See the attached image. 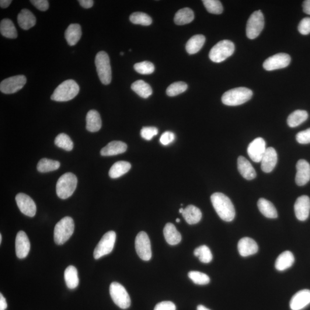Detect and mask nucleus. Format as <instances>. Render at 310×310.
Instances as JSON below:
<instances>
[{
    "mask_svg": "<svg viewBox=\"0 0 310 310\" xmlns=\"http://www.w3.org/2000/svg\"><path fill=\"white\" fill-rule=\"evenodd\" d=\"M277 162V155L273 147L267 148L266 152L261 161V168L263 172L270 173L273 172Z\"/></svg>",
    "mask_w": 310,
    "mask_h": 310,
    "instance_id": "obj_20",
    "label": "nucleus"
},
{
    "mask_svg": "<svg viewBox=\"0 0 310 310\" xmlns=\"http://www.w3.org/2000/svg\"><path fill=\"white\" fill-rule=\"evenodd\" d=\"M297 172L295 182L299 186H305L310 180V165L304 159L299 160L297 164Z\"/></svg>",
    "mask_w": 310,
    "mask_h": 310,
    "instance_id": "obj_18",
    "label": "nucleus"
},
{
    "mask_svg": "<svg viewBox=\"0 0 310 310\" xmlns=\"http://www.w3.org/2000/svg\"><path fill=\"white\" fill-rule=\"evenodd\" d=\"M16 201L20 211L24 215L30 217L35 215L36 204L30 197L26 194L19 193L16 196Z\"/></svg>",
    "mask_w": 310,
    "mask_h": 310,
    "instance_id": "obj_14",
    "label": "nucleus"
},
{
    "mask_svg": "<svg viewBox=\"0 0 310 310\" xmlns=\"http://www.w3.org/2000/svg\"><path fill=\"white\" fill-rule=\"evenodd\" d=\"M124 52H120V55H124Z\"/></svg>",
    "mask_w": 310,
    "mask_h": 310,
    "instance_id": "obj_60",
    "label": "nucleus"
},
{
    "mask_svg": "<svg viewBox=\"0 0 310 310\" xmlns=\"http://www.w3.org/2000/svg\"><path fill=\"white\" fill-rule=\"evenodd\" d=\"M82 36L81 26L78 24H71L65 32V38L69 46H75Z\"/></svg>",
    "mask_w": 310,
    "mask_h": 310,
    "instance_id": "obj_27",
    "label": "nucleus"
},
{
    "mask_svg": "<svg viewBox=\"0 0 310 310\" xmlns=\"http://www.w3.org/2000/svg\"><path fill=\"white\" fill-rule=\"evenodd\" d=\"M61 164L56 160L46 158L41 159L37 164L38 172L41 173L54 172L60 167Z\"/></svg>",
    "mask_w": 310,
    "mask_h": 310,
    "instance_id": "obj_38",
    "label": "nucleus"
},
{
    "mask_svg": "<svg viewBox=\"0 0 310 310\" xmlns=\"http://www.w3.org/2000/svg\"><path fill=\"white\" fill-rule=\"evenodd\" d=\"M74 222L72 218L66 217L59 221L54 229V241L57 245H63L68 241L74 231Z\"/></svg>",
    "mask_w": 310,
    "mask_h": 310,
    "instance_id": "obj_5",
    "label": "nucleus"
},
{
    "mask_svg": "<svg viewBox=\"0 0 310 310\" xmlns=\"http://www.w3.org/2000/svg\"><path fill=\"white\" fill-rule=\"evenodd\" d=\"M163 233L167 242L171 245L178 244L182 240V236L177 231L175 226L172 223H168L166 225L163 229Z\"/></svg>",
    "mask_w": 310,
    "mask_h": 310,
    "instance_id": "obj_26",
    "label": "nucleus"
},
{
    "mask_svg": "<svg viewBox=\"0 0 310 310\" xmlns=\"http://www.w3.org/2000/svg\"><path fill=\"white\" fill-rule=\"evenodd\" d=\"M260 211L268 218H276L278 217L276 208L273 203L264 198H260L257 203Z\"/></svg>",
    "mask_w": 310,
    "mask_h": 310,
    "instance_id": "obj_31",
    "label": "nucleus"
},
{
    "mask_svg": "<svg viewBox=\"0 0 310 310\" xmlns=\"http://www.w3.org/2000/svg\"><path fill=\"white\" fill-rule=\"evenodd\" d=\"M30 2L41 11H46L49 8V2L47 0H31Z\"/></svg>",
    "mask_w": 310,
    "mask_h": 310,
    "instance_id": "obj_50",
    "label": "nucleus"
},
{
    "mask_svg": "<svg viewBox=\"0 0 310 310\" xmlns=\"http://www.w3.org/2000/svg\"><path fill=\"white\" fill-rule=\"evenodd\" d=\"M188 86L186 83L177 82L172 83L167 89V95L170 97H174L186 91Z\"/></svg>",
    "mask_w": 310,
    "mask_h": 310,
    "instance_id": "obj_42",
    "label": "nucleus"
},
{
    "mask_svg": "<svg viewBox=\"0 0 310 310\" xmlns=\"http://www.w3.org/2000/svg\"><path fill=\"white\" fill-rule=\"evenodd\" d=\"M158 129L154 127H144L140 132L141 137L146 140H151L158 134Z\"/></svg>",
    "mask_w": 310,
    "mask_h": 310,
    "instance_id": "obj_46",
    "label": "nucleus"
},
{
    "mask_svg": "<svg viewBox=\"0 0 310 310\" xmlns=\"http://www.w3.org/2000/svg\"><path fill=\"white\" fill-rule=\"evenodd\" d=\"M154 310H176V306L172 302H162L156 305Z\"/></svg>",
    "mask_w": 310,
    "mask_h": 310,
    "instance_id": "obj_51",
    "label": "nucleus"
},
{
    "mask_svg": "<svg viewBox=\"0 0 310 310\" xmlns=\"http://www.w3.org/2000/svg\"><path fill=\"white\" fill-rule=\"evenodd\" d=\"M295 261V257L290 251H285L278 256L275 262V268L277 271H283L292 267Z\"/></svg>",
    "mask_w": 310,
    "mask_h": 310,
    "instance_id": "obj_28",
    "label": "nucleus"
},
{
    "mask_svg": "<svg viewBox=\"0 0 310 310\" xmlns=\"http://www.w3.org/2000/svg\"><path fill=\"white\" fill-rule=\"evenodd\" d=\"M195 256L198 257L200 261L204 263H210L212 255L210 249L207 245H202L194 250Z\"/></svg>",
    "mask_w": 310,
    "mask_h": 310,
    "instance_id": "obj_40",
    "label": "nucleus"
},
{
    "mask_svg": "<svg viewBox=\"0 0 310 310\" xmlns=\"http://www.w3.org/2000/svg\"><path fill=\"white\" fill-rule=\"evenodd\" d=\"M116 240V234L114 231L106 233L101 239L94 251L95 259H99L110 253L114 248Z\"/></svg>",
    "mask_w": 310,
    "mask_h": 310,
    "instance_id": "obj_10",
    "label": "nucleus"
},
{
    "mask_svg": "<svg viewBox=\"0 0 310 310\" xmlns=\"http://www.w3.org/2000/svg\"><path fill=\"white\" fill-rule=\"evenodd\" d=\"M309 114L307 111L297 110L292 112L287 118V124L291 128L299 126L308 120Z\"/></svg>",
    "mask_w": 310,
    "mask_h": 310,
    "instance_id": "obj_36",
    "label": "nucleus"
},
{
    "mask_svg": "<svg viewBox=\"0 0 310 310\" xmlns=\"http://www.w3.org/2000/svg\"><path fill=\"white\" fill-rule=\"evenodd\" d=\"M175 135L172 132L166 131L160 138V142L163 145H169L175 140Z\"/></svg>",
    "mask_w": 310,
    "mask_h": 310,
    "instance_id": "obj_49",
    "label": "nucleus"
},
{
    "mask_svg": "<svg viewBox=\"0 0 310 310\" xmlns=\"http://www.w3.org/2000/svg\"><path fill=\"white\" fill-rule=\"evenodd\" d=\"M296 139L299 144H307L310 143V128L299 132L296 136Z\"/></svg>",
    "mask_w": 310,
    "mask_h": 310,
    "instance_id": "obj_48",
    "label": "nucleus"
},
{
    "mask_svg": "<svg viewBox=\"0 0 310 310\" xmlns=\"http://www.w3.org/2000/svg\"><path fill=\"white\" fill-rule=\"evenodd\" d=\"M127 145L120 141H113L107 144L101 150L103 156H111L123 154L127 151Z\"/></svg>",
    "mask_w": 310,
    "mask_h": 310,
    "instance_id": "obj_23",
    "label": "nucleus"
},
{
    "mask_svg": "<svg viewBox=\"0 0 310 310\" xmlns=\"http://www.w3.org/2000/svg\"><path fill=\"white\" fill-rule=\"evenodd\" d=\"M183 211H184V209L183 208H180L179 209V212H180V213L182 214Z\"/></svg>",
    "mask_w": 310,
    "mask_h": 310,
    "instance_id": "obj_57",
    "label": "nucleus"
},
{
    "mask_svg": "<svg viewBox=\"0 0 310 310\" xmlns=\"http://www.w3.org/2000/svg\"><path fill=\"white\" fill-rule=\"evenodd\" d=\"M235 50V44L232 41L229 40H222L211 48L209 58L213 62L221 63L231 57Z\"/></svg>",
    "mask_w": 310,
    "mask_h": 310,
    "instance_id": "obj_7",
    "label": "nucleus"
},
{
    "mask_svg": "<svg viewBox=\"0 0 310 310\" xmlns=\"http://www.w3.org/2000/svg\"><path fill=\"white\" fill-rule=\"evenodd\" d=\"M180 219H179V218H177V219H176V222H178V223H179V222H180Z\"/></svg>",
    "mask_w": 310,
    "mask_h": 310,
    "instance_id": "obj_59",
    "label": "nucleus"
},
{
    "mask_svg": "<svg viewBox=\"0 0 310 310\" xmlns=\"http://www.w3.org/2000/svg\"><path fill=\"white\" fill-rule=\"evenodd\" d=\"M17 22L24 30H29L35 26L36 19L34 14L29 9H23L17 16Z\"/></svg>",
    "mask_w": 310,
    "mask_h": 310,
    "instance_id": "obj_24",
    "label": "nucleus"
},
{
    "mask_svg": "<svg viewBox=\"0 0 310 310\" xmlns=\"http://www.w3.org/2000/svg\"><path fill=\"white\" fill-rule=\"evenodd\" d=\"M95 64L101 82L104 85L110 84L111 81V69L109 55L106 52L100 51L97 53Z\"/></svg>",
    "mask_w": 310,
    "mask_h": 310,
    "instance_id": "obj_6",
    "label": "nucleus"
},
{
    "mask_svg": "<svg viewBox=\"0 0 310 310\" xmlns=\"http://www.w3.org/2000/svg\"><path fill=\"white\" fill-rule=\"evenodd\" d=\"M264 27V17L261 10L254 12L250 16L246 24V36L250 39L258 37Z\"/></svg>",
    "mask_w": 310,
    "mask_h": 310,
    "instance_id": "obj_9",
    "label": "nucleus"
},
{
    "mask_svg": "<svg viewBox=\"0 0 310 310\" xmlns=\"http://www.w3.org/2000/svg\"><path fill=\"white\" fill-rule=\"evenodd\" d=\"M203 2L209 13L219 15L223 12L224 8L220 1L217 0H204Z\"/></svg>",
    "mask_w": 310,
    "mask_h": 310,
    "instance_id": "obj_44",
    "label": "nucleus"
},
{
    "mask_svg": "<svg viewBox=\"0 0 310 310\" xmlns=\"http://www.w3.org/2000/svg\"><path fill=\"white\" fill-rule=\"evenodd\" d=\"M131 22L135 24L148 26L151 25L152 23L151 17L147 14L142 12H135L130 16Z\"/></svg>",
    "mask_w": 310,
    "mask_h": 310,
    "instance_id": "obj_41",
    "label": "nucleus"
},
{
    "mask_svg": "<svg viewBox=\"0 0 310 310\" xmlns=\"http://www.w3.org/2000/svg\"><path fill=\"white\" fill-rule=\"evenodd\" d=\"M211 201L219 217L226 222H231L235 218L234 205L231 200L221 193H215L211 196Z\"/></svg>",
    "mask_w": 310,
    "mask_h": 310,
    "instance_id": "obj_1",
    "label": "nucleus"
},
{
    "mask_svg": "<svg viewBox=\"0 0 310 310\" xmlns=\"http://www.w3.org/2000/svg\"><path fill=\"white\" fill-rule=\"evenodd\" d=\"M27 82V78L23 75H19L6 78L0 84V91L6 95L15 93L22 89Z\"/></svg>",
    "mask_w": 310,
    "mask_h": 310,
    "instance_id": "obj_12",
    "label": "nucleus"
},
{
    "mask_svg": "<svg viewBox=\"0 0 310 310\" xmlns=\"http://www.w3.org/2000/svg\"><path fill=\"white\" fill-rule=\"evenodd\" d=\"M79 90L78 83L74 80H66L55 89L51 99L55 102H69L78 95Z\"/></svg>",
    "mask_w": 310,
    "mask_h": 310,
    "instance_id": "obj_2",
    "label": "nucleus"
},
{
    "mask_svg": "<svg viewBox=\"0 0 310 310\" xmlns=\"http://www.w3.org/2000/svg\"><path fill=\"white\" fill-rule=\"evenodd\" d=\"M0 33L3 36L9 39H16L17 33L12 21L8 19H3L0 23Z\"/></svg>",
    "mask_w": 310,
    "mask_h": 310,
    "instance_id": "obj_37",
    "label": "nucleus"
},
{
    "mask_svg": "<svg viewBox=\"0 0 310 310\" xmlns=\"http://www.w3.org/2000/svg\"><path fill=\"white\" fill-rule=\"evenodd\" d=\"M7 308L6 299L1 293L0 294V310H5Z\"/></svg>",
    "mask_w": 310,
    "mask_h": 310,
    "instance_id": "obj_54",
    "label": "nucleus"
},
{
    "mask_svg": "<svg viewBox=\"0 0 310 310\" xmlns=\"http://www.w3.org/2000/svg\"><path fill=\"white\" fill-rule=\"evenodd\" d=\"M188 276L194 283L198 285H206L210 283V277L208 275L199 271H190Z\"/></svg>",
    "mask_w": 310,
    "mask_h": 310,
    "instance_id": "obj_43",
    "label": "nucleus"
},
{
    "mask_svg": "<svg viewBox=\"0 0 310 310\" xmlns=\"http://www.w3.org/2000/svg\"><path fill=\"white\" fill-rule=\"evenodd\" d=\"M135 71L142 75H149L155 71V66L150 62L144 61L134 65Z\"/></svg>",
    "mask_w": 310,
    "mask_h": 310,
    "instance_id": "obj_45",
    "label": "nucleus"
},
{
    "mask_svg": "<svg viewBox=\"0 0 310 310\" xmlns=\"http://www.w3.org/2000/svg\"><path fill=\"white\" fill-rule=\"evenodd\" d=\"M135 248L138 256L144 261L151 260L152 257L150 240L147 233L141 232L135 240Z\"/></svg>",
    "mask_w": 310,
    "mask_h": 310,
    "instance_id": "obj_11",
    "label": "nucleus"
},
{
    "mask_svg": "<svg viewBox=\"0 0 310 310\" xmlns=\"http://www.w3.org/2000/svg\"><path fill=\"white\" fill-rule=\"evenodd\" d=\"M259 246L255 240L249 238H243L238 243V250L242 257L255 255L258 252Z\"/></svg>",
    "mask_w": 310,
    "mask_h": 310,
    "instance_id": "obj_21",
    "label": "nucleus"
},
{
    "mask_svg": "<svg viewBox=\"0 0 310 310\" xmlns=\"http://www.w3.org/2000/svg\"><path fill=\"white\" fill-rule=\"evenodd\" d=\"M291 60L290 55L285 53H278L266 59L264 62L263 68L267 71L283 69L290 64Z\"/></svg>",
    "mask_w": 310,
    "mask_h": 310,
    "instance_id": "obj_13",
    "label": "nucleus"
},
{
    "mask_svg": "<svg viewBox=\"0 0 310 310\" xmlns=\"http://www.w3.org/2000/svg\"><path fill=\"white\" fill-rule=\"evenodd\" d=\"M16 253L19 259H24L29 255L30 250V242L26 233L20 231L17 233L16 241Z\"/></svg>",
    "mask_w": 310,
    "mask_h": 310,
    "instance_id": "obj_16",
    "label": "nucleus"
},
{
    "mask_svg": "<svg viewBox=\"0 0 310 310\" xmlns=\"http://www.w3.org/2000/svg\"><path fill=\"white\" fill-rule=\"evenodd\" d=\"M2 242V235L1 234L0 235V243H1Z\"/></svg>",
    "mask_w": 310,
    "mask_h": 310,
    "instance_id": "obj_58",
    "label": "nucleus"
},
{
    "mask_svg": "<svg viewBox=\"0 0 310 310\" xmlns=\"http://www.w3.org/2000/svg\"><path fill=\"white\" fill-rule=\"evenodd\" d=\"M55 144L57 147L67 151H71L74 147V144L70 138L65 134H61L55 139Z\"/></svg>",
    "mask_w": 310,
    "mask_h": 310,
    "instance_id": "obj_39",
    "label": "nucleus"
},
{
    "mask_svg": "<svg viewBox=\"0 0 310 310\" xmlns=\"http://www.w3.org/2000/svg\"><path fill=\"white\" fill-rule=\"evenodd\" d=\"M182 215L189 225L198 224L201 220L203 216L200 209L194 205H189L184 208Z\"/></svg>",
    "mask_w": 310,
    "mask_h": 310,
    "instance_id": "obj_29",
    "label": "nucleus"
},
{
    "mask_svg": "<svg viewBox=\"0 0 310 310\" xmlns=\"http://www.w3.org/2000/svg\"><path fill=\"white\" fill-rule=\"evenodd\" d=\"M238 170L246 180H252L256 177V172L251 164L244 157L240 156L238 159Z\"/></svg>",
    "mask_w": 310,
    "mask_h": 310,
    "instance_id": "obj_22",
    "label": "nucleus"
},
{
    "mask_svg": "<svg viewBox=\"0 0 310 310\" xmlns=\"http://www.w3.org/2000/svg\"><path fill=\"white\" fill-rule=\"evenodd\" d=\"M78 271L74 266H69L65 271V280L66 285L69 289H74L79 284Z\"/></svg>",
    "mask_w": 310,
    "mask_h": 310,
    "instance_id": "obj_33",
    "label": "nucleus"
},
{
    "mask_svg": "<svg viewBox=\"0 0 310 310\" xmlns=\"http://www.w3.org/2000/svg\"><path fill=\"white\" fill-rule=\"evenodd\" d=\"M266 149V141L263 138H258L250 142L247 149V152L253 162L259 163L261 162Z\"/></svg>",
    "mask_w": 310,
    "mask_h": 310,
    "instance_id": "obj_15",
    "label": "nucleus"
},
{
    "mask_svg": "<svg viewBox=\"0 0 310 310\" xmlns=\"http://www.w3.org/2000/svg\"><path fill=\"white\" fill-rule=\"evenodd\" d=\"M86 130L90 132H96L101 130L102 121L98 111L90 110L86 115Z\"/></svg>",
    "mask_w": 310,
    "mask_h": 310,
    "instance_id": "obj_25",
    "label": "nucleus"
},
{
    "mask_svg": "<svg viewBox=\"0 0 310 310\" xmlns=\"http://www.w3.org/2000/svg\"><path fill=\"white\" fill-rule=\"evenodd\" d=\"M110 295L114 304L122 309L130 307L131 301L130 295L123 285L113 282L110 285Z\"/></svg>",
    "mask_w": 310,
    "mask_h": 310,
    "instance_id": "obj_8",
    "label": "nucleus"
},
{
    "mask_svg": "<svg viewBox=\"0 0 310 310\" xmlns=\"http://www.w3.org/2000/svg\"><path fill=\"white\" fill-rule=\"evenodd\" d=\"M77 177L74 173H65L59 177L57 183V194L61 199L66 200L70 197L77 186Z\"/></svg>",
    "mask_w": 310,
    "mask_h": 310,
    "instance_id": "obj_4",
    "label": "nucleus"
},
{
    "mask_svg": "<svg viewBox=\"0 0 310 310\" xmlns=\"http://www.w3.org/2000/svg\"><path fill=\"white\" fill-rule=\"evenodd\" d=\"M310 304V290H303L297 292L291 299L292 310H302Z\"/></svg>",
    "mask_w": 310,
    "mask_h": 310,
    "instance_id": "obj_19",
    "label": "nucleus"
},
{
    "mask_svg": "<svg viewBox=\"0 0 310 310\" xmlns=\"http://www.w3.org/2000/svg\"><path fill=\"white\" fill-rule=\"evenodd\" d=\"M131 169V165L130 163L125 161L117 162L111 166L109 175L111 178H118L127 173Z\"/></svg>",
    "mask_w": 310,
    "mask_h": 310,
    "instance_id": "obj_32",
    "label": "nucleus"
},
{
    "mask_svg": "<svg viewBox=\"0 0 310 310\" xmlns=\"http://www.w3.org/2000/svg\"><path fill=\"white\" fill-rule=\"evenodd\" d=\"M303 9L305 13L310 15V0H306L303 3Z\"/></svg>",
    "mask_w": 310,
    "mask_h": 310,
    "instance_id": "obj_53",
    "label": "nucleus"
},
{
    "mask_svg": "<svg viewBox=\"0 0 310 310\" xmlns=\"http://www.w3.org/2000/svg\"><path fill=\"white\" fill-rule=\"evenodd\" d=\"M194 19V13L189 8H184L178 10L174 17V22L177 25H184L192 22Z\"/></svg>",
    "mask_w": 310,
    "mask_h": 310,
    "instance_id": "obj_34",
    "label": "nucleus"
},
{
    "mask_svg": "<svg viewBox=\"0 0 310 310\" xmlns=\"http://www.w3.org/2000/svg\"><path fill=\"white\" fill-rule=\"evenodd\" d=\"M131 89L139 96L143 99L148 98L152 94V89L150 85L142 80H138V81L132 83Z\"/></svg>",
    "mask_w": 310,
    "mask_h": 310,
    "instance_id": "obj_35",
    "label": "nucleus"
},
{
    "mask_svg": "<svg viewBox=\"0 0 310 310\" xmlns=\"http://www.w3.org/2000/svg\"><path fill=\"white\" fill-rule=\"evenodd\" d=\"M298 31L304 35L310 34V17H305L301 21L298 26Z\"/></svg>",
    "mask_w": 310,
    "mask_h": 310,
    "instance_id": "obj_47",
    "label": "nucleus"
},
{
    "mask_svg": "<svg viewBox=\"0 0 310 310\" xmlns=\"http://www.w3.org/2000/svg\"><path fill=\"white\" fill-rule=\"evenodd\" d=\"M252 96L251 90L241 87L225 92L222 97V102L225 105L238 106L248 102Z\"/></svg>",
    "mask_w": 310,
    "mask_h": 310,
    "instance_id": "obj_3",
    "label": "nucleus"
},
{
    "mask_svg": "<svg viewBox=\"0 0 310 310\" xmlns=\"http://www.w3.org/2000/svg\"><path fill=\"white\" fill-rule=\"evenodd\" d=\"M206 41V38L203 34H196L191 37L187 41L186 49L191 55L197 54L203 48Z\"/></svg>",
    "mask_w": 310,
    "mask_h": 310,
    "instance_id": "obj_30",
    "label": "nucleus"
},
{
    "mask_svg": "<svg viewBox=\"0 0 310 310\" xmlns=\"http://www.w3.org/2000/svg\"><path fill=\"white\" fill-rule=\"evenodd\" d=\"M11 2V0H1L0 1V6H1L2 8H6L10 5Z\"/></svg>",
    "mask_w": 310,
    "mask_h": 310,
    "instance_id": "obj_55",
    "label": "nucleus"
},
{
    "mask_svg": "<svg viewBox=\"0 0 310 310\" xmlns=\"http://www.w3.org/2000/svg\"><path fill=\"white\" fill-rule=\"evenodd\" d=\"M78 2L80 5L85 9L92 8L94 5V1L93 0H79Z\"/></svg>",
    "mask_w": 310,
    "mask_h": 310,
    "instance_id": "obj_52",
    "label": "nucleus"
},
{
    "mask_svg": "<svg viewBox=\"0 0 310 310\" xmlns=\"http://www.w3.org/2000/svg\"><path fill=\"white\" fill-rule=\"evenodd\" d=\"M197 310H211L210 309H207L205 307V306L203 305H199L197 307Z\"/></svg>",
    "mask_w": 310,
    "mask_h": 310,
    "instance_id": "obj_56",
    "label": "nucleus"
},
{
    "mask_svg": "<svg viewBox=\"0 0 310 310\" xmlns=\"http://www.w3.org/2000/svg\"><path fill=\"white\" fill-rule=\"evenodd\" d=\"M294 210L298 220L306 221L309 218L310 212V198L307 196L299 197L295 202Z\"/></svg>",
    "mask_w": 310,
    "mask_h": 310,
    "instance_id": "obj_17",
    "label": "nucleus"
}]
</instances>
